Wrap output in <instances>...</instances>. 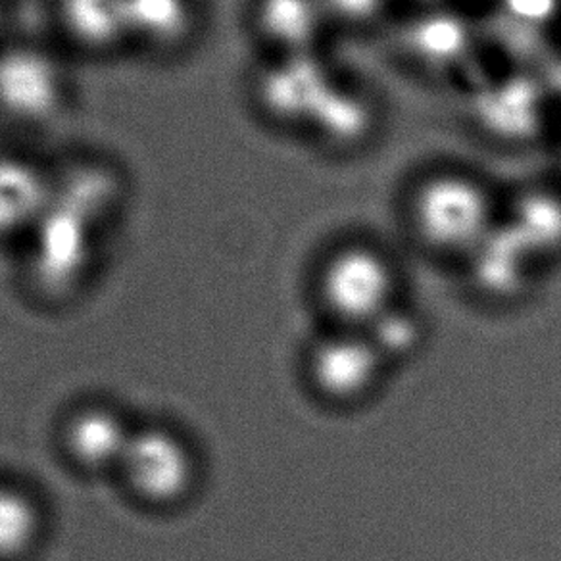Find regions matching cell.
Here are the masks:
<instances>
[{"instance_id":"1","label":"cell","mask_w":561,"mask_h":561,"mask_svg":"<svg viewBox=\"0 0 561 561\" xmlns=\"http://www.w3.org/2000/svg\"><path fill=\"white\" fill-rule=\"evenodd\" d=\"M73 60L48 37H0V125L32 145L60 129L78 104Z\"/></svg>"},{"instance_id":"2","label":"cell","mask_w":561,"mask_h":561,"mask_svg":"<svg viewBox=\"0 0 561 561\" xmlns=\"http://www.w3.org/2000/svg\"><path fill=\"white\" fill-rule=\"evenodd\" d=\"M404 208L423 244L469 257L499 226L504 191L466 165H433L405 188Z\"/></svg>"},{"instance_id":"3","label":"cell","mask_w":561,"mask_h":561,"mask_svg":"<svg viewBox=\"0 0 561 561\" xmlns=\"http://www.w3.org/2000/svg\"><path fill=\"white\" fill-rule=\"evenodd\" d=\"M389 33L398 53L425 78L471 87L494 66L484 62L491 50L484 37L483 10L466 0L397 18Z\"/></svg>"},{"instance_id":"4","label":"cell","mask_w":561,"mask_h":561,"mask_svg":"<svg viewBox=\"0 0 561 561\" xmlns=\"http://www.w3.org/2000/svg\"><path fill=\"white\" fill-rule=\"evenodd\" d=\"M469 117L500 147H535L556 139L560 104L538 68L496 66L469 87Z\"/></svg>"},{"instance_id":"5","label":"cell","mask_w":561,"mask_h":561,"mask_svg":"<svg viewBox=\"0 0 561 561\" xmlns=\"http://www.w3.org/2000/svg\"><path fill=\"white\" fill-rule=\"evenodd\" d=\"M344 68L333 50L257 56L247 78L250 106L275 131L305 135Z\"/></svg>"},{"instance_id":"6","label":"cell","mask_w":561,"mask_h":561,"mask_svg":"<svg viewBox=\"0 0 561 561\" xmlns=\"http://www.w3.org/2000/svg\"><path fill=\"white\" fill-rule=\"evenodd\" d=\"M129 56L142 62L173 64L204 39L206 0H125Z\"/></svg>"},{"instance_id":"7","label":"cell","mask_w":561,"mask_h":561,"mask_svg":"<svg viewBox=\"0 0 561 561\" xmlns=\"http://www.w3.org/2000/svg\"><path fill=\"white\" fill-rule=\"evenodd\" d=\"M382 122L385 108L374 85L344 70L302 137L312 140L313 147L323 152L351 157L374 145L381 133Z\"/></svg>"},{"instance_id":"8","label":"cell","mask_w":561,"mask_h":561,"mask_svg":"<svg viewBox=\"0 0 561 561\" xmlns=\"http://www.w3.org/2000/svg\"><path fill=\"white\" fill-rule=\"evenodd\" d=\"M394 289V270L382 250L367 242L336 249L321 272V293L348 320H377L387 312Z\"/></svg>"},{"instance_id":"9","label":"cell","mask_w":561,"mask_h":561,"mask_svg":"<svg viewBox=\"0 0 561 561\" xmlns=\"http://www.w3.org/2000/svg\"><path fill=\"white\" fill-rule=\"evenodd\" d=\"M50 39L73 62L129 58L125 0H48Z\"/></svg>"},{"instance_id":"10","label":"cell","mask_w":561,"mask_h":561,"mask_svg":"<svg viewBox=\"0 0 561 561\" xmlns=\"http://www.w3.org/2000/svg\"><path fill=\"white\" fill-rule=\"evenodd\" d=\"M244 25L257 56L333 50L339 39L323 0H247Z\"/></svg>"},{"instance_id":"11","label":"cell","mask_w":561,"mask_h":561,"mask_svg":"<svg viewBox=\"0 0 561 561\" xmlns=\"http://www.w3.org/2000/svg\"><path fill=\"white\" fill-rule=\"evenodd\" d=\"M56 160L33 145L0 147V234L35 229L55 193Z\"/></svg>"},{"instance_id":"12","label":"cell","mask_w":561,"mask_h":561,"mask_svg":"<svg viewBox=\"0 0 561 561\" xmlns=\"http://www.w3.org/2000/svg\"><path fill=\"white\" fill-rule=\"evenodd\" d=\"M502 221L535 257L561 250V181L533 180L504 191Z\"/></svg>"},{"instance_id":"13","label":"cell","mask_w":561,"mask_h":561,"mask_svg":"<svg viewBox=\"0 0 561 561\" xmlns=\"http://www.w3.org/2000/svg\"><path fill=\"white\" fill-rule=\"evenodd\" d=\"M375 344L356 339H333L316 352L313 371L323 389L335 397H351L366 389L377 369Z\"/></svg>"},{"instance_id":"14","label":"cell","mask_w":561,"mask_h":561,"mask_svg":"<svg viewBox=\"0 0 561 561\" xmlns=\"http://www.w3.org/2000/svg\"><path fill=\"white\" fill-rule=\"evenodd\" d=\"M469 257L484 285L500 290L517 285L527 264L537 260L502 219Z\"/></svg>"},{"instance_id":"15","label":"cell","mask_w":561,"mask_h":561,"mask_svg":"<svg viewBox=\"0 0 561 561\" xmlns=\"http://www.w3.org/2000/svg\"><path fill=\"white\" fill-rule=\"evenodd\" d=\"M339 37L389 32L397 22L398 0H323Z\"/></svg>"},{"instance_id":"16","label":"cell","mask_w":561,"mask_h":561,"mask_svg":"<svg viewBox=\"0 0 561 561\" xmlns=\"http://www.w3.org/2000/svg\"><path fill=\"white\" fill-rule=\"evenodd\" d=\"M486 9L538 39L548 41L561 24V0H491Z\"/></svg>"},{"instance_id":"17","label":"cell","mask_w":561,"mask_h":561,"mask_svg":"<svg viewBox=\"0 0 561 561\" xmlns=\"http://www.w3.org/2000/svg\"><path fill=\"white\" fill-rule=\"evenodd\" d=\"M375 321H379V344H375L377 351L381 346L405 348L415 336V329H413L412 323L404 320L402 316H387V312H385Z\"/></svg>"},{"instance_id":"18","label":"cell","mask_w":561,"mask_h":561,"mask_svg":"<svg viewBox=\"0 0 561 561\" xmlns=\"http://www.w3.org/2000/svg\"><path fill=\"white\" fill-rule=\"evenodd\" d=\"M445 2H450V0H398V10H400L398 16L408 14V12H417V10L433 9V7L445 4Z\"/></svg>"},{"instance_id":"19","label":"cell","mask_w":561,"mask_h":561,"mask_svg":"<svg viewBox=\"0 0 561 561\" xmlns=\"http://www.w3.org/2000/svg\"><path fill=\"white\" fill-rule=\"evenodd\" d=\"M16 0H0V37L7 33V20Z\"/></svg>"},{"instance_id":"20","label":"cell","mask_w":561,"mask_h":561,"mask_svg":"<svg viewBox=\"0 0 561 561\" xmlns=\"http://www.w3.org/2000/svg\"><path fill=\"white\" fill-rule=\"evenodd\" d=\"M553 149H556V154H558V164H560V173H558L556 178L561 181V125L558 133H556V139H553Z\"/></svg>"},{"instance_id":"21","label":"cell","mask_w":561,"mask_h":561,"mask_svg":"<svg viewBox=\"0 0 561 561\" xmlns=\"http://www.w3.org/2000/svg\"><path fill=\"white\" fill-rule=\"evenodd\" d=\"M466 2H469V0H466ZM489 4H491V0H486V7H489Z\"/></svg>"}]
</instances>
